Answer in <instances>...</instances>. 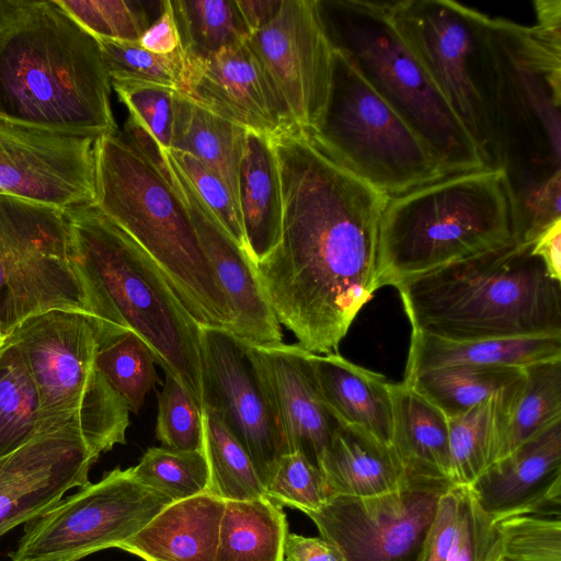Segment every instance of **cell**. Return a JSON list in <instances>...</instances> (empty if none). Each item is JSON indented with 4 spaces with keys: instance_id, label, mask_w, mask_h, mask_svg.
<instances>
[{
    "instance_id": "6da1fadb",
    "label": "cell",
    "mask_w": 561,
    "mask_h": 561,
    "mask_svg": "<svg viewBox=\"0 0 561 561\" xmlns=\"http://www.w3.org/2000/svg\"><path fill=\"white\" fill-rule=\"evenodd\" d=\"M282 199L278 244L255 263L278 321L310 353H336L378 286V234L389 197L298 127L272 137Z\"/></svg>"
},
{
    "instance_id": "7a4b0ae2",
    "label": "cell",
    "mask_w": 561,
    "mask_h": 561,
    "mask_svg": "<svg viewBox=\"0 0 561 561\" xmlns=\"http://www.w3.org/2000/svg\"><path fill=\"white\" fill-rule=\"evenodd\" d=\"M111 91L98 39L58 0H0V121L116 134Z\"/></svg>"
},
{
    "instance_id": "3957f363",
    "label": "cell",
    "mask_w": 561,
    "mask_h": 561,
    "mask_svg": "<svg viewBox=\"0 0 561 561\" xmlns=\"http://www.w3.org/2000/svg\"><path fill=\"white\" fill-rule=\"evenodd\" d=\"M534 5L535 25L490 18L485 31L497 163L514 219L561 190V2Z\"/></svg>"
},
{
    "instance_id": "277c9868",
    "label": "cell",
    "mask_w": 561,
    "mask_h": 561,
    "mask_svg": "<svg viewBox=\"0 0 561 561\" xmlns=\"http://www.w3.org/2000/svg\"><path fill=\"white\" fill-rule=\"evenodd\" d=\"M101 343L135 332L203 410L201 334L157 263L94 204L65 210Z\"/></svg>"
},
{
    "instance_id": "5b68a950",
    "label": "cell",
    "mask_w": 561,
    "mask_h": 561,
    "mask_svg": "<svg viewBox=\"0 0 561 561\" xmlns=\"http://www.w3.org/2000/svg\"><path fill=\"white\" fill-rule=\"evenodd\" d=\"M412 331L450 340L561 335V282L511 242L397 287Z\"/></svg>"
},
{
    "instance_id": "8992f818",
    "label": "cell",
    "mask_w": 561,
    "mask_h": 561,
    "mask_svg": "<svg viewBox=\"0 0 561 561\" xmlns=\"http://www.w3.org/2000/svg\"><path fill=\"white\" fill-rule=\"evenodd\" d=\"M94 205L157 263L198 324L231 332V305L182 199L122 134L95 141Z\"/></svg>"
},
{
    "instance_id": "52a82bcc",
    "label": "cell",
    "mask_w": 561,
    "mask_h": 561,
    "mask_svg": "<svg viewBox=\"0 0 561 561\" xmlns=\"http://www.w3.org/2000/svg\"><path fill=\"white\" fill-rule=\"evenodd\" d=\"M514 242L502 169L445 176L389 197L378 234V286H393Z\"/></svg>"
},
{
    "instance_id": "ba28073f",
    "label": "cell",
    "mask_w": 561,
    "mask_h": 561,
    "mask_svg": "<svg viewBox=\"0 0 561 561\" xmlns=\"http://www.w3.org/2000/svg\"><path fill=\"white\" fill-rule=\"evenodd\" d=\"M317 1L332 47L414 130L447 176L485 169L472 138L397 31L388 1Z\"/></svg>"
},
{
    "instance_id": "9c48e42d",
    "label": "cell",
    "mask_w": 561,
    "mask_h": 561,
    "mask_svg": "<svg viewBox=\"0 0 561 561\" xmlns=\"http://www.w3.org/2000/svg\"><path fill=\"white\" fill-rule=\"evenodd\" d=\"M100 335L93 317L68 310L28 317L7 334L36 385L37 434L77 431L99 456L125 443L130 412L95 366Z\"/></svg>"
},
{
    "instance_id": "30bf717a",
    "label": "cell",
    "mask_w": 561,
    "mask_h": 561,
    "mask_svg": "<svg viewBox=\"0 0 561 561\" xmlns=\"http://www.w3.org/2000/svg\"><path fill=\"white\" fill-rule=\"evenodd\" d=\"M309 133L341 167L388 197L447 176L422 139L335 48L327 106Z\"/></svg>"
},
{
    "instance_id": "8fae6325",
    "label": "cell",
    "mask_w": 561,
    "mask_h": 561,
    "mask_svg": "<svg viewBox=\"0 0 561 561\" xmlns=\"http://www.w3.org/2000/svg\"><path fill=\"white\" fill-rule=\"evenodd\" d=\"M392 22L472 138L485 169H499L488 83L489 15L451 0L388 1Z\"/></svg>"
},
{
    "instance_id": "7c38bea8",
    "label": "cell",
    "mask_w": 561,
    "mask_h": 561,
    "mask_svg": "<svg viewBox=\"0 0 561 561\" xmlns=\"http://www.w3.org/2000/svg\"><path fill=\"white\" fill-rule=\"evenodd\" d=\"M49 310L95 319L66 211L0 194V330Z\"/></svg>"
},
{
    "instance_id": "4fadbf2b",
    "label": "cell",
    "mask_w": 561,
    "mask_h": 561,
    "mask_svg": "<svg viewBox=\"0 0 561 561\" xmlns=\"http://www.w3.org/2000/svg\"><path fill=\"white\" fill-rule=\"evenodd\" d=\"M172 501L116 467L25 523L11 561H78L119 548Z\"/></svg>"
},
{
    "instance_id": "5bb4252c",
    "label": "cell",
    "mask_w": 561,
    "mask_h": 561,
    "mask_svg": "<svg viewBox=\"0 0 561 561\" xmlns=\"http://www.w3.org/2000/svg\"><path fill=\"white\" fill-rule=\"evenodd\" d=\"M293 125L314 131L332 80L333 47L317 0H282L274 18L247 38Z\"/></svg>"
},
{
    "instance_id": "9a60e30c",
    "label": "cell",
    "mask_w": 561,
    "mask_h": 561,
    "mask_svg": "<svg viewBox=\"0 0 561 561\" xmlns=\"http://www.w3.org/2000/svg\"><path fill=\"white\" fill-rule=\"evenodd\" d=\"M450 488L413 483L373 497L332 496L308 516L345 561H419L439 499Z\"/></svg>"
},
{
    "instance_id": "2e32d148",
    "label": "cell",
    "mask_w": 561,
    "mask_h": 561,
    "mask_svg": "<svg viewBox=\"0 0 561 561\" xmlns=\"http://www.w3.org/2000/svg\"><path fill=\"white\" fill-rule=\"evenodd\" d=\"M201 353L203 408L219 413L266 486L288 450L247 345L227 330L202 327Z\"/></svg>"
},
{
    "instance_id": "e0dca14e",
    "label": "cell",
    "mask_w": 561,
    "mask_h": 561,
    "mask_svg": "<svg viewBox=\"0 0 561 561\" xmlns=\"http://www.w3.org/2000/svg\"><path fill=\"white\" fill-rule=\"evenodd\" d=\"M0 121V194L62 210L95 202V141Z\"/></svg>"
},
{
    "instance_id": "ac0fdd59",
    "label": "cell",
    "mask_w": 561,
    "mask_h": 561,
    "mask_svg": "<svg viewBox=\"0 0 561 561\" xmlns=\"http://www.w3.org/2000/svg\"><path fill=\"white\" fill-rule=\"evenodd\" d=\"M99 457L71 430L38 433L0 457V537L47 512L67 491L89 483Z\"/></svg>"
},
{
    "instance_id": "d6986e66",
    "label": "cell",
    "mask_w": 561,
    "mask_h": 561,
    "mask_svg": "<svg viewBox=\"0 0 561 561\" xmlns=\"http://www.w3.org/2000/svg\"><path fill=\"white\" fill-rule=\"evenodd\" d=\"M180 92L209 112L268 137L295 127L247 39L206 58L185 57Z\"/></svg>"
},
{
    "instance_id": "ffe728a7",
    "label": "cell",
    "mask_w": 561,
    "mask_h": 561,
    "mask_svg": "<svg viewBox=\"0 0 561 561\" xmlns=\"http://www.w3.org/2000/svg\"><path fill=\"white\" fill-rule=\"evenodd\" d=\"M172 184L182 199L233 312L231 333L247 345L282 342V330L259 280L254 261L226 231L164 152Z\"/></svg>"
},
{
    "instance_id": "44dd1931",
    "label": "cell",
    "mask_w": 561,
    "mask_h": 561,
    "mask_svg": "<svg viewBox=\"0 0 561 561\" xmlns=\"http://www.w3.org/2000/svg\"><path fill=\"white\" fill-rule=\"evenodd\" d=\"M247 345V344H245ZM273 408L288 454L299 453L319 468L337 425L323 404L307 350L283 341L247 345Z\"/></svg>"
},
{
    "instance_id": "7402d4cb",
    "label": "cell",
    "mask_w": 561,
    "mask_h": 561,
    "mask_svg": "<svg viewBox=\"0 0 561 561\" xmlns=\"http://www.w3.org/2000/svg\"><path fill=\"white\" fill-rule=\"evenodd\" d=\"M469 488L494 523L520 515L560 517L561 420L499 459Z\"/></svg>"
},
{
    "instance_id": "603a6c76",
    "label": "cell",
    "mask_w": 561,
    "mask_h": 561,
    "mask_svg": "<svg viewBox=\"0 0 561 561\" xmlns=\"http://www.w3.org/2000/svg\"><path fill=\"white\" fill-rule=\"evenodd\" d=\"M309 359L321 400L336 423L391 447V382L337 353H310Z\"/></svg>"
},
{
    "instance_id": "cb8c5ba5",
    "label": "cell",
    "mask_w": 561,
    "mask_h": 561,
    "mask_svg": "<svg viewBox=\"0 0 561 561\" xmlns=\"http://www.w3.org/2000/svg\"><path fill=\"white\" fill-rule=\"evenodd\" d=\"M225 502L209 492L172 502L119 549L145 561H215Z\"/></svg>"
},
{
    "instance_id": "d4e9b609",
    "label": "cell",
    "mask_w": 561,
    "mask_h": 561,
    "mask_svg": "<svg viewBox=\"0 0 561 561\" xmlns=\"http://www.w3.org/2000/svg\"><path fill=\"white\" fill-rule=\"evenodd\" d=\"M391 448L411 483H443L451 479L448 419L404 382L390 383Z\"/></svg>"
},
{
    "instance_id": "484cf974",
    "label": "cell",
    "mask_w": 561,
    "mask_h": 561,
    "mask_svg": "<svg viewBox=\"0 0 561 561\" xmlns=\"http://www.w3.org/2000/svg\"><path fill=\"white\" fill-rule=\"evenodd\" d=\"M319 469L329 497H373L413 484L391 447L343 424L336 425Z\"/></svg>"
},
{
    "instance_id": "4316f807",
    "label": "cell",
    "mask_w": 561,
    "mask_h": 561,
    "mask_svg": "<svg viewBox=\"0 0 561 561\" xmlns=\"http://www.w3.org/2000/svg\"><path fill=\"white\" fill-rule=\"evenodd\" d=\"M561 335L450 340L412 331L405 376L448 366H512L560 359Z\"/></svg>"
},
{
    "instance_id": "83f0119b",
    "label": "cell",
    "mask_w": 561,
    "mask_h": 561,
    "mask_svg": "<svg viewBox=\"0 0 561 561\" xmlns=\"http://www.w3.org/2000/svg\"><path fill=\"white\" fill-rule=\"evenodd\" d=\"M240 215L254 263L279 242L283 199L272 137L248 130L239 175Z\"/></svg>"
},
{
    "instance_id": "f1b7e54d",
    "label": "cell",
    "mask_w": 561,
    "mask_h": 561,
    "mask_svg": "<svg viewBox=\"0 0 561 561\" xmlns=\"http://www.w3.org/2000/svg\"><path fill=\"white\" fill-rule=\"evenodd\" d=\"M523 374L484 401L448 419L451 479L456 486H470L502 458L512 409Z\"/></svg>"
},
{
    "instance_id": "f546056e",
    "label": "cell",
    "mask_w": 561,
    "mask_h": 561,
    "mask_svg": "<svg viewBox=\"0 0 561 561\" xmlns=\"http://www.w3.org/2000/svg\"><path fill=\"white\" fill-rule=\"evenodd\" d=\"M247 133L244 127L175 92L170 150L188 153L214 171L228 187L239 213V175Z\"/></svg>"
},
{
    "instance_id": "4dcf8cb0",
    "label": "cell",
    "mask_w": 561,
    "mask_h": 561,
    "mask_svg": "<svg viewBox=\"0 0 561 561\" xmlns=\"http://www.w3.org/2000/svg\"><path fill=\"white\" fill-rule=\"evenodd\" d=\"M288 533L283 506L268 496L226 501L215 561H285Z\"/></svg>"
},
{
    "instance_id": "1f68e13d",
    "label": "cell",
    "mask_w": 561,
    "mask_h": 561,
    "mask_svg": "<svg viewBox=\"0 0 561 561\" xmlns=\"http://www.w3.org/2000/svg\"><path fill=\"white\" fill-rule=\"evenodd\" d=\"M522 374L523 368L512 366H448L404 377L402 382L451 419L484 401Z\"/></svg>"
},
{
    "instance_id": "d6a6232c",
    "label": "cell",
    "mask_w": 561,
    "mask_h": 561,
    "mask_svg": "<svg viewBox=\"0 0 561 561\" xmlns=\"http://www.w3.org/2000/svg\"><path fill=\"white\" fill-rule=\"evenodd\" d=\"M203 448L210 470L208 492L225 501L267 496L250 456L219 413L207 405L203 408Z\"/></svg>"
},
{
    "instance_id": "836d02e7",
    "label": "cell",
    "mask_w": 561,
    "mask_h": 561,
    "mask_svg": "<svg viewBox=\"0 0 561 561\" xmlns=\"http://www.w3.org/2000/svg\"><path fill=\"white\" fill-rule=\"evenodd\" d=\"M171 4L187 58L209 57L249 36L236 0H171Z\"/></svg>"
},
{
    "instance_id": "e575fe53",
    "label": "cell",
    "mask_w": 561,
    "mask_h": 561,
    "mask_svg": "<svg viewBox=\"0 0 561 561\" xmlns=\"http://www.w3.org/2000/svg\"><path fill=\"white\" fill-rule=\"evenodd\" d=\"M39 399L36 385L18 348L0 347V457L37 434Z\"/></svg>"
},
{
    "instance_id": "d590c367",
    "label": "cell",
    "mask_w": 561,
    "mask_h": 561,
    "mask_svg": "<svg viewBox=\"0 0 561 561\" xmlns=\"http://www.w3.org/2000/svg\"><path fill=\"white\" fill-rule=\"evenodd\" d=\"M561 420V358L524 367L502 458Z\"/></svg>"
},
{
    "instance_id": "8d00e7d4",
    "label": "cell",
    "mask_w": 561,
    "mask_h": 561,
    "mask_svg": "<svg viewBox=\"0 0 561 561\" xmlns=\"http://www.w3.org/2000/svg\"><path fill=\"white\" fill-rule=\"evenodd\" d=\"M154 357L148 345L133 331H125L103 343L95 366L112 388L138 413L148 392L159 381Z\"/></svg>"
},
{
    "instance_id": "74e56055",
    "label": "cell",
    "mask_w": 561,
    "mask_h": 561,
    "mask_svg": "<svg viewBox=\"0 0 561 561\" xmlns=\"http://www.w3.org/2000/svg\"><path fill=\"white\" fill-rule=\"evenodd\" d=\"M131 469L144 485L172 502L209 491L210 470L204 448L185 451L151 447Z\"/></svg>"
},
{
    "instance_id": "f35d334b",
    "label": "cell",
    "mask_w": 561,
    "mask_h": 561,
    "mask_svg": "<svg viewBox=\"0 0 561 561\" xmlns=\"http://www.w3.org/2000/svg\"><path fill=\"white\" fill-rule=\"evenodd\" d=\"M112 80L148 82L181 91L185 75L182 48L169 55L151 53L138 42L96 38Z\"/></svg>"
},
{
    "instance_id": "ab89813d",
    "label": "cell",
    "mask_w": 561,
    "mask_h": 561,
    "mask_svg": "<svg viewBox=\"0 0 561 561\" xmlns=\"http://www.w3.org/2000/svg\"><path fill=\"white\" fill-rule=\"evenodd\" d=\"M95 38L139 42L152 21L147 2L125 0H58Z\"/></svg>"
},
{
    "instance_id": "60d3db41",
    "label": "cell",
    "mask_w": 561,
    "mask_h": 561,
    "mask_svg": "<svg viewBox=\"0 0 561 561\" xmlns=\"http://www.w3.org/2000/svg\"><path fill=\"white\" fill-rule=\"evenodd\" d=\"M495 526L502 561H561L560 517L520 515Z\"/></svg>"
},
{
    "instance_id": "b9f144b4",
    "label": "cell",
    "mask_w": 561,
    "mask_h": 561,
    "mask_svg": "<svg viewBox=\"0 0 561 561\" xmlns=\"http://www.w3.org/2000/svg\"><path fill=\"white\" fill-rule=\"evenodd\" d=\"M156 436L167 448L185 451L203 449V410L169 374H165L159 394Z\"/></svg>"
},
{
    "instance_id": "7bdbcfd3",
    "label": "cell",
    "mask_w": 561,
    "mask_h": 561,
    "mask_svg": "<svg viewBox=\"0 0 561 561\" xmlns=\"http://www.w3.org/2000/svg\"><path fill=\"white\" fill-rule=\"evenodd\" d=\"M265 490L267 496L282 506L307 515L319 511L329 499L320 469L299 453H289L279 459Z\"/></svg>"
},
{
    "instance_id": "ee69618b",
    "label": "cell",
    "mask_w": 561,
    "mask_h": 561,
    "mask_svg": "<svg viewBox=\"0 0 561 561\" xmlns=\"http://www.w3.org/2000/svg\"><path fill=\"white\" fill-rule=\"evenodd\" d=\"M112 88L129 116L159 145L170 150L176 90L148 82L112 80Z\"/></svg>"
},
{
    "instance_id": "f6af8a7d",
    "label": "cell",
    "mask_w": 561,
    "mask_h": 561,
    "mask_svg": "<svg viewBox=\"0 0 561 561\" xmlns=\"http://www.w3.org/2000/svg\"><path fill=\"white\" fill-rule=\"evenodd\" d=\"M165 152L229 236L249 253L240 213L224 181L188 153L174 150Z\"/></svg>"
},
{
    "instance_id": "bcb514c9",
    "label": "cell",
    "mask_w": 561,
    "mask_h": 561,
    "mask_svg": "<svg viewBox=\"0 0 561 561\" xmlns=\"http://www.w3.org/2000/svg\"><path fill=\"white\" fill-rule=\"evenodd\" d=\"M495 523L477 504L469 486H460L458 524L447 561H496Z\"/></svg>"
},
{
    "instance_id": "7dc6e473",
    "label": "cell",
    "mask_w": 561,
    "mask_h": 561,
    "mask_svg": "<svg viewBox=\"0 0 561 561\" xmlns=\"http://www.w3.org/2000/svg\"><path fill=\"white\" fill-rule=\"evenodd\" d=\"M460 486H453L439 499L419 561H447L458 524Z\"/></svg>"
},
{
    "instance_id": "c3c4849f",
    "label": "cell",
    "mask_w": 561,
    "mask_h": 561,
    "mask_svg": "<svg viewBox=\"0 0 561 561\" xmlns=\"http://www.w3.org/2000/svg\"><path fill=\"white\" fill-rule=\"evenodd\" d=\"M138 43L145 49L160 55H169L181 48L171 0L163 1L161 13L146 30Z\"/></svg>"
},
{
    "instance_id": "681fc988",
    "label": "cell",
    "mask_w": 561,
    "mask_h": 561,
    "mask_svg": "<svg viewBox=\"0 0 561 561\" xmlns=\"http://www.w3.org/2000/svg\"><path fill=\"white\" fill-rule=\"evenodd\" d=\"M285 561H345L336 546L321 537L288 533L284 545Z\"/></svg>"
},
{
    "instance_id": "f907efd6",
    "label": "cell",
    "mask_w": 561,
    "mask_h": 561,
    "mask_svg": "<svg viewBox=\"0 0 561 561\" xmlns=\"http://www.w3.org/2000/svg\"><path fill=\"white\" fill-rule=\"evenodd\" d=\"M533 253L545 263L550 277L561 282V220L533 243Z\"/></svg>"
},
{
    "instance_id": "816d5d0a",
    "label": "cell",
    "mask_w": 561,
    "mask_h": 561,
    "mask_svg": "<svg viewBox=\"0 0 561 561\" xmlns=\"http://www.w3.org/2000/svg\"><path fill=\"white\" fill-rule=\"evenodd\" d=\"M249 35L267 24L277 13L282 0H236Z\"/></svg>"
},
{
    "instance_id": "f5cc1de1",
    "label": "cell",
    "mask_w": 561,
    "mask_h": 561,
    "mask_svg": "<svg viewBox=\"0 0 561 561\" xmlns=\"http://www.w3.org/2000/svg\"><path fill=\"white\" fill-rule=\"evenodd\" d=\"M5 337L7 335L2 333V331L0 330V347L3 345V343L5 342Z\"/></svg>"
},
{
    "instance_id": "db71d44e",
    "label": "cell",
    "mask_w": 561,
    "mask_h": 561,
    "mask_svg": "<svg viewBox=\"0 0 561 561\" xmlns=\"http://www.w3.org/2000/svg\"><path fill=\"white\" fill-rule=\"evenodd\" d=\"M496 561H502L500 558Z\"/></svg>"
}]
</instances>
